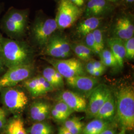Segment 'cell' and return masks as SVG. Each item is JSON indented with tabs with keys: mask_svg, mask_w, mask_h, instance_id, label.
<instances>
[{
	"mask_svg": "<svg viewBox=\"0 0 134 134\" xmlns=\"http://www.w3.org/2000/svg\"><path fill=\"white\" fill-rule=\"evenodd\" d=\"M99 134H116V130L113 126H111L107 129L105 130Z\"/></svg>",
	"mask_w": 134,
	"mask_h": 134,
	"instance_id": "34",
	"label": "cell"
},
{
	"mask_svg": "<svg viewBox=\"0 0 134 134\" xmlns=\"http://www.w3.org/2000/svg\"><path fill=\"white\" fill-rule=\"evenodd\" d=\"M116 117L121 128L132 131L134 128V90L132 86L121 87L116 93Z\"/></svg>",
	"mask_w": 134,
	"mask_h": 134,
	"instance_id": "2",
	"label": "cell"
},
{
	"mask_svg": "<svg viewBox=\"0 0 134 134\" xmlns=\"http://www.w3.org/2000/svg\"><path fill=\"white\" fill-rule=\"evenodd\" d=\"M70 1L72 2V3H73L74 4H75V5H76L77 6V5H78V0H70Z\"/></svg>",
	"mask_w": 134,
	"mask_h": 134,
	"instance_id": "42",
	"label": "cell"
},
{
	"mask_svg": "<svg viewBox=\"0 0 134 134\" xmlns=\"http://www.w3.org/2000/svg\"><path fill=\"white\" fill-rule=\"evenodd\" d=\"M57 29L55 19L36 18L31 29V37L38 46L43 48Z\"/></svg>",
	"mask_w": 134,
	"mask_h": 134,
	"instance_id": "4",
	"label": "cell"
},
{
	"mask_svg": "<svg viewBox=\"0 0 134 134\" xmlns=\"http://www.w3.org/2000/svg\"><path fill=\"white\" fill-rule=\"evenodd\" d=\"M23 84L32 97L36 98L45 95L37 76L29 77L23 81Z\"/></svg>",
	"mask_w": 134,
	"mask_h": 134,
	"instance_id": "21",
	"label": "cell"
},
{
	"mask_svg": "<svg viewBox=\"0 0 134 134\" xmlns=\"http://www.w3.org/2000/svg\"><path fill=\"white\" fill-rule=\"evenodd\" d=\"M70 45L72 51L75 54L79 60L87 62L91 59L93 53L85 44L75 43L70 44Z\"/></svg>",
	"mask_w": 134,
	"mask_h": 134,
	"instance_id": "22",
	"label": "cell"
},
{
	"mask_svg": "<svg viewBox=\"0 0 134 134\" xmlns=\"http://www.w3.org/2000/svg\"><path fill=\"white\" fill-rule=\"evenodd\" d=\"M50 116L52 117L54 120L59 122L63 123L65 121H66L68 119V118L65 115H64L61 112L53 108L52 106L51 109Z\"/></svg>",
	"mask_w": 134,
	"mask_h": 134,
	"instance_id": "32",
	"label": "cell"
},
{
	"mask_svg": "<svg viewBox=\"0 0 134 134\" xmlns=\"http://www.w3.org/2000/svg\"><path fill=\"white\" fill-rule=\"evenodd\" d=\"M57 134H72L68 130L65 128L64 126H62L59 128Z\"/></svg>",
	"mask_w": 134,
	"mask_h": 134,
	"instance_id": "35",
	"label": "cell"
},
{
	"mask_svg": "<svg viewBox=\"0 0 134 134\" xmlns=\"http://www.w3.org/2000/svg\"><path fill=\"white\" fill-rule=\"evenodd\" d=\"M85 3V0H78L77 7L81 8V7H82L83 5H84Z\"/></svg>",
	"mask_w": 134,
	"mask_h": 134,
	"instance_id": "37",
	"label": "cell"
},
{
	"mask_svg": "<svg viewBox=\"0 0 134 134\" xmlns=\"http://www.w3.org/2000/svg\"><path fill=\"white\" fill-rule=\"evenodd\" d=\"M102 18L94 16L86 18L77 25L76 29L77 34L80 37H84L87 34L93 32L98 28L102 22Z\"/></svg>",
	"mask_w": 134,
	"mask_h": 134,
	"instance_id": "18",
	"label": "cell"
},
{
	"mask_svg": "<svg viewBox=\"0 0 134 134\" xmlns=\"http://www.w3.org/2000/svg\"><path fill=\"white\" fill-rule=\"evenodd\" d=\"M53 108L65 115L68 118L74 112L71 108L66 104L60 100H56V103L52 106Z\"/></svg>",
	"mask_w": 134,
	"mask_h": 134,
	"instance_id": "27",
	"label": "cell"
},
{
	"mask_svg": "<svg viewBox=\"0 0 134 134\" xmlns=\"http://www.w3.org/2000/svg\"><path fill=\"white\" fill-rule=\"evenodd\" d=\"M37 77L45 95L55 90L53 86L44 79L42 75H39Z\"/></svg>",
	"mask_w": 134,
	"mask_h": 134,
	"instance_id": "31",
	"label": "cell"
},
{
	"mask_svg": "<svg viewBox=\"0 0 134 134\" xmlns=\"http://www.w3.org/2000/svg\"><path fill=\"white\" fill-rule=\"evenodd\" d=\"M0 58L8 69L32 63L34 52L24 42L2 36L0 38Z\"/></svg>",
	"mask_w": 134,
	"mask_h": 134,
	"instance_id": "1",
	"label": "cell"
},
{
	"mask_svg": "<svg viewBox=\"0 0 134 134\" xmlns=\"http://www.w3.org/2000/svg\"><path fill=\"white\" fill-rule=\"evenodd\" d=\"M116 100L114 96L111 92L94 118L112 122L116 117Z\"/></svg>",
	"mask_w": 134,
	"mask_h": 134,
	"instance_id": "15",
	"label": "cell"
},
{
	"mask_svg": "<svg viewBox=\"0 0 134 134\" xmlns=\"http://www.w3.org/2000/svg\"><path fill=\"white\" fill-rule=\"evenodd\" d=\"M44 60L51 65L66 79L78 76L86 75L85 66L79 59L47 57L44 58Z\"/></svg>",
	"mask_w": 134,
	"mask_h": 134,
	"instance_id": "5",
	"label": "cell"
},
{
	"mask_svg": "<svg viewBox=\"0 0 134 134\" xmlns=\"http://www.w3.org/2000/svg\"><path fill=\"white\" fill-rule=\"evenodd\" d=\"M114 37L123 41L134 36V26L129 15H123L116 19L113 29Z\"/></svg>",
	"mask_w": 134,
	"mask_h": 134,
	"instance_id": "13",
	"label": "cell"
},
{
	"mask_svg": "<svg viewBox=\"0 0 134 134\" xmlns=\"http://www.w3.org/2000/svg\"><path fill=\"white\" fill-rule=\"evenodd\" d=\"M123 1L127 5H132L134 3V0H123Z\"/></svg>",
	"mask_w": 134,
	"mask_h": 134,
	"instance_id": "38",
	"label": "cell"
},
{
	"mask_svg": "<svg viewBox=\"0 0 134 134\" xmlns=\"http://www.w3.org/2000/svg\"><path fill=\"white\" fill-rule=\"evenodd\" d=\"M1 100L5 110L18 114L24 110L29 98L24 91L15 86L0 89Z\"/></svg>",
	"mask_w": 134,
	"mask_h": 134,
	"instance_id": "3",
	"label": "cell"
},
{
	"mask_svg": "<svg viewBox=\"0 0 134 134\" xmlns=\"http://www.w3.org/2000/svg\"><path fill=\"white\" fill-rule=\"evenodd\" d=\"M85 39V45L87 47L90 48L92 52L94 54H99V52L96 47L95 40L94 38L93 32H91L87 34L84 37Z\"/></svg>",
	"mask_w": 134,
	"mask_h": 134,
	"instance_id": "30",
	"label": "cell"
},
{
	"mask_svg": "<svg viewBox=\"0 0 134 134\" xmlns=\"http://www.w3.org/2000/svg\"><path fill=\"white\" fill-rule=\"evenodd\" d=\"M92 32L93 34L96 47L99 53L104 48V42L102 31L101 29L97 28Z\"/></svg>",
	"mask_w": 134,
	"mask_h": 134,
	"instance_id": "29",
	"label": "cell"
},
{
	"mask_svg": "<svg viewBox=\"0 0 134 134\" xmlns=\"http://www.w3.org/2000/svg\"><path fill=\"white\" fill-rule=\"evenodd\" d=\"M56 70L53 67H46L43 69L41 75L44 79L53 86L55 90H60L63 88L56 78Z\"/></svg>",
	"mask_w": 134,
	"mask_h": 134,
	"instance_id": "25",
	"label": "cell"
},
{
	"mask_svg": "<svg viewBox=\"0 0 134 134\" xmlns=\"http://www.w3.org/2000/svg\"><path fill=\"white\" fill-rule=\"evenodd\" d=\"M82 14V10L70 0H60L56 20L58 29H64L71 27Z\"/></svg>",
	"mask_w": 134,
	"mask_h": 134,
	"instance_id": "7",
	"label": "cell"
},
{
	"mask_svg": "<svg viewBox=\"0 0 134 134\" xmlns=\"http://www.w3.org/2000/svg\"><path fill=\"white\" fill-rule=\"evenodd\" d=\"M126 130L123 129V128H121V130L120 132L117 134H126Z\"/></svg>",
	"mask_w": 134,
	"mask_h": 134,
	"instance_id": "41",
	"label": "cell"
},
{
	"mask_svg": "<svg viewBox=\"0 0 134 134\" xmlns=\"http://www.w3.org/2000/svg\"><path fill=\"white\" fill-rule=\"evenodd\" d=\"M91 60L95 69H103V70L106 69V67H105L103 64V63L101 62L100 60L98 61L94 59H91Z\"/></svg>",
	"mask_w": 134,
	"mask_h": 134,
	"instance_id": "33",
	"label": "cell"
},
{
	"mask_svg": "<svg viewBox=\"0 0 134 134\" xmlns=\"http://www.w3.org/2000/svg\"><path fill=\"white\" fill-rule=\"evenodd\" d=\"M51 108V104L46 101H34L29 107V117L34 122L46 121L50 116Z\"/></svg>",
	"mask_w": 134,
	"mask_h": 134,
	"instance_id": "14",
	"label": "cell"
},
{
	"mask_svg": "<svg viewBox=\"0 0 134 134\" xmlns=\"http://www.w3.org/2000/svg\"><path fill=\"white\" fill-rule=\"evenodd\" d=\"M70 44L65 36L53 34L43 48L42 54L56 59H66L72 55Z\"/></svg>",
	"mask_w": 134,
	"mask_h": 134,
	"instance_id": "8",
	"label": "cell"
},
{
	"mask_svg": "<svg viewBox=\"0 0 134 134\" xmlns=\"http://www.w3.org/2000/svg\"><path fill=\"white\" fill-rule=\"evenodd\" d=\"M107 43L117 62L119 68H123L126 54L124 41L121 39L113 37L107 39Z\"/></svg>",
	"mask_w": 134,
	"mask_h": 134,
	"instance_id": "16",
	"label": "cell"
},
{
	"mask_svg": "<svg viewBox=\"0 0 134 134\" xmlns=\"http://www.w3.org/2000/svg\"><path fill=\"white\" fill-rule=\"evenodd\" d=\"M2 134H27V133L24 128L23 120L19 116L16 115L7 120Z\"/></svg>",
	"mask_w": 134,
	"mask_h": 134,
	"instance_id": "19",
	"label": "cell"
},
{
	"mask_svg": "<svg viewBox=\"0 0 134 134\" xmlns=\"http://www.w3.org/2000/svg\"><path fill=\"white\" fill-rule=\"evenodd\" d=\"M29 14L27 9H19L11 7L4 15L25 30Z\"/></svg>",
	"mask_w": 134,
	"mask_h": 134,
	"instance_id": "17",
	"label": "cell"
},
{
	"mask_svg": "<svg viewBox=\"0 0 134 134\" xmlns=\"http://www.w3.org/2000/svg\"><path fill=\"white\" fill-rule=\"evenodd\" d=\"M63 126L72 134H81L85 125L83 122L79 118L74 117L71 118H69L65 121Z\"/></svg>",
	"mask_w": 134,
	"mask_h": 134,
	"instance_id": "24",
	"label": "cell"
},
{
	"mask_svg": "<svg viewBox=\"0 0 134 134\" xmlns=\"http://www.w3.org/2000/svg\"><path fill=\"white\" fill-rule=\"evenodd\" d=\"M111 126L112 122L94 118L84 126L81 134H99Z\"/></svg>",
	"mask_w": 134,
	"mask_h": 134,
	"instance_id": "20",
	"label": "cell"
},
{
	"mask_svg": "<svg viewBox=\"0 0 134 134\" xmlns=\"http://www.w3.org/2000/svg\"><path fill=\"white\" fill-rule=\"evenodd\" d=\"M66 80L68 86L77 91L88 94L99 84L98 78L91 76H78Z\"/></svg>",
	"mask_w": 134,
	"mask_h": 134,
	"instance_id": "11",
	"label": "cell"
},
{
	"mask_svg": "<svg viewBox=\"0 0 134 134\" xmlns=\"http://www.w3.org/2000/svg\"><path fill=\"white\" fill-rule=\"evenodd\" d=\"M34 70L33 63L8 68L0 77V89L16 86L20 82L31 77Z\"/></svg>",
	"mask_w": 134,
	"mask_h": 134,
	"instance_id": "6",
	"label": "cell"
},
{
	"mask_svg": "<svg viewBox=\"0 0 134 134\" xmlns=\"http://www.w3.org/2000/svg\"><path fill=\"white\" fill-rule=\"evenodd\" d=\"M100 58V61L106 67H118L117 62L110 49L104 48L98 54Z\"/></svg>",
	"mask_w": 134,
	"mask_h": 134,
	"instance_id": "26",
	"label": "cell"
},
{
	"mask_svg": "<svg viewBox=\"0 0 134 134\" xmlns=\"http://www.w3.org/2000/svg\"><path fill=\"white\" fill-rule=\"evenodd\" d=\"M56 100H60L66 104L74 112H85L87 101L85 97L70 91L60 92L56 97Z\"/></svg>",
	"mask_w": 134,
	"mask_h": 134,
	"instance_id": "10",
	"label": "cell"
},
{
	"mask_svg": "<svg viewBox=\"0 0 134 134\" xmlns=\"http://www.w3.org/2000/svg\"><path fill=\"white\" fill-rule=\"evenodd\" d=\"M113 10V5L106 0H88L85 10V17L102 18Z\"/></svg>",
	"mask_w": 134,
	"mask_h": 134,
	"instance_id": "12",
	"label": "cell"
},
{
	"mask_svg": "<svg viewBox=\"0 0 134 134\" xmlns=\"http://www.w3.org/2000/svg\"><path fill=\"white\" fill-rule=\"evenodd\" d=\"M4 109V108H1V107H0V113H1V112L3 111V110Z\"/></svg>",
	"mask_w": 134,
	"mask_h": 134,
	"instance_id": "43",
	"label": "cell"
},
{
	"mask_svg": "<svg viewBox=\"0 0 134 134\" xmlns=\"http://www.w3.org/2000/svg\"><path fill=\"white\" fill-rule=\"evenodd\" d=\"M106 1L113 5V4H116L118 3L120 0H106Z\"/></svg>",
	"mask_w": 134,
	"mask_h": 134,
	"instance_id": "39",
	"label": "cell"
},
{
	"mask_svg": "<svg viewBox=\"0 0 134 134\" xmlns=\"http://www.w3.org/2000/svg\"><path fill=\"white\" fill-rule=\"evenodd\" d=\"M111 93L108 87L104 84H98L90 93L85 111L87 119H91L95 117Z\"/></svg>",
	"mask_w": 134,
	"mask_h": 134,
	"instance_id": "9",
	"label": "cell"
},
{
	"mask_svg": "<svg viewBox=\"0 0 134 134\" xmlns=\"http://www.w3.org/2000/svg\"><path fill=\"white\" fill-rule=\"evenodd\" d=\"M5 68H7L5 66L4 64L3 63L2 59L0 58V75H1L4 72Z\"/></svg>",
	"mask_w": 134,
	"mask_h": 134,
	"instance_id": "36",
	"label": "cell"
},
{
	"mask_svg": "<svg viewBox=\"0 0 134 134\" xmlns=\"http://www.w3.org/2000/svg\"><path fill=\"white\" fill-rule=\"evenodd\" d=\"M125 58L130 60L134 59V37L124 41Z\"/></svg>",
	"mask_w": 134,
	"mask_h": 134,
	"instance_id": "28",
	"label": "cell"
},
{
	"mask_svg": "<svg viewBox=\"0 0 134 134\" xmlns=\"http://www.w3.org/2000/svg\"><path fill=\"white\" fill-rule=\"evenodd\" d=\"M27 134H54L53 126L46 121L35 122L26 130Z\"/></svg>",
	"mask_w": 134,
	"mask_h": 134,
	"instance_id": "23",
	"label": "cell"
},
{
	"mask_svg": "<svg viewBox=\"0 0 134 134\" xmlns=\"http://www.w3.org/2000/svg\"><path fill=\"white\" fill-rule=\"evenodd\" d=\"M3 4H2V3H0V15H1V13H2V12H3ZM2 35H1V34L0 33V38H1V37L2 36Z\"/></svg>",
	"mask_w": 134,
	"mask_h": 134,
	"instance_id": "40",
	"label": "cell"
}]
</instances>
